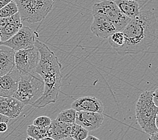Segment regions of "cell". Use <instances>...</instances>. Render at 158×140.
Returning a JSON list of instances; mask_svg holds the SVG:
<instances>
[{"instance_id": "9a60e30c", "label": "cell", "mask_w": 158, "mask_h": 140, "mask_svg": "<svg viewBox=\"0 0 158 140\" xmlns=\"http://www.w3.org/2000/svg\"><path fill=\"white\" fill-rule=\"evenodd\" d=\"M15 53L12 48L0 45V76L10 72L16 66Z\"/></svg>"}, {"instance_id": "1f68e13d", "label": "cell", "mask_w": 158, "mask_h": 140, "mask_svg": "<svg viewBox=\"0 0 158 140\" xmlns=\"http://www.w3.org/2000/svg\"><path fill=\"white\" fill-rule=\"evenodd\" d=\"M60 140H76L74 139L73 138H72L71 137H67V138H63V139H61Z\"/></svg>"}, {"instance_id": "ac0fdd59", "label": "cell", "mask_w": 158, "mask_h": 140, "mask_svg": "<svg viewBox=\"0 0 158 140\" xmlns=\"http://www.w3.org/2000/svg\"><path fill=\"white\" fill-rule=\"evenodd\" d=\"M49 126L43 127L34 125L32 124L28 127L26 132L28 136L39 140L49 136Z\"/></svg>"}, {"instance_id": "ffe728a7", "label": "cell", "mask_w": 158, "mask_h": 140, "mask_svg": "<svg viewBox=\"0 0 158 140\" xmlns=\"http://www.w3.org/2000/svg\"><path fill=\"white\" fill-rule=\"evenodd\" d=\"M88 132L86 129L75 123L72 124L71 127L70 137L76 140H83L87 138Z\"/></svg>"}, {"instance_id": "52a82bcc", "label": "cell", "mask_w": 158, "mask_h": 140, "mask_svg": "<svg viewBox=\"0 0 158 140\" xmlns=\"http://www.w3.org/2000/svg\"><path fill=\"white\" fill-rule=\"evenodd\" d=\"M39 60L40 53L36 46L15 53V64L20 75L35 72Z\"/></svg>"}, {"instance_id": "2e32d148", "label": "cell", "mask_w": 158, "mask_h": 140, "mask_svg": "<svg viewBox=\"0 0 158 140\" xmlns=\"http://www.w3.org/2000/svg\"><path fill=\"white\" fill-rule=\"evenodd\" d=\"M72 124L61 122L56 119L52 121L49 126V137L55 140L70 137Z\"/></svg>"}, {"instance_id": "8992f818", "label": "cell", "mask_w": 158, "mask_h": 140, "mask_svg": "<svg viewBox=\"0 0 158 140\" xmlns=\"http://www.w3.org/2000/svg\"><path fill=\"white\" fill-rule=\"evenodd\" d=\"M92 15L98 14L108 18L113 22L118 31L125 28L131 20V18L124 14L114 1L103 0L94 3L92 6Z\"/></svg>"}, {"instance_id": "7a4b0ae2", "label": "cell", "mask_w": 158, "mask_h": 140, "mask_svg": "<svg viewBox=\"0 0 158 140\" xmlns=\"http://www.w3.org/2000/svg\"><path fill=\"white\" fill-rule=\"evenodd\" d=\"M35 46L40 53V60L35 72L40 75L44 82V90L39 99L32 105L35 108H43L57 102L62 85L61 64L55 53L38 39Z\"/></svg>"}, {"instance_id": "f546056e", "label": "cell", "mask_w": 158, "mask_h": 140, "mask_svg": "<svg viewBox=\"0 0 158 140\" xmlns=\"http://www.w3.org/2000/svg\"><path fill=\"white\" fill-rule=\"evenodd\" d=\"M39 140H55L53 138H52L51 137H49V136H48V137L46 138H44L43 139H40Z\"/></svg>"}, {"instance_id": "4316f807", "label": "cell", "mask_w": 158, "mask_h": 140, "mask_svg": "<svg viewBox=\"0 0 158 140\" xmlns=\"http://www.w3.org/2000/svg\"><path fill=\"white\" fill-rule=\"evenodd\" d=\"M148 140H158V131L156 133L151 135V136L149 138Z\"/></svg>"}, {"instance_id": "e0dca14e", "label": "cell", "mask_w": 158, "mask_h": 140, "mask_svg": "<svg viewBox=\"0 0 158 140\" xmlns=\"http://www.w3.org/2000/svg\"><path fill=\"white\" fill-rule=\"evenodd\" d=\"M120 11L127 16L132 19L137 16L140 11V6L136 0H114Z\"/></svg>"}, {"instance_id": "d6a6232c", "label": "cell", "mask_w": 158, "mask_h": 140, "mask_svg": "<svg viewBox=\"0 0 158 140\" xmlns=\"http://www.w3.org/2000/svg\"><path fill=\"white\" fill-rule=\"evenodd\" d=\"M26 140H37V139H35V138H33L32 137H31V136H28V137L26 138Z\"/></svg>"}, {"instance_id": "836d02e7", "label": "cell", "mask_w": 158, "mask_h": 140, "mask_svg": "<svg viewBox=\"0 0 158 140\" xmlns=\"http://www.w3.org/2000/svg\"><path fill=\"white\" fill-rule=\"evenodd\" d=\"M13 1H14L15 2H16V4H18V3H20L22 1V0H13Z\"/></svg>"}, {"instance_id": "ba28073f", "label": "cell", "mask_w": 158, "mask_h": 140, "mask_svg": "<svg viewBox=\"0 0 158 140\" xmlns=\"http://www.w3.org/2000/svg\"><path fill=\"white\" fill-rule=\"evenodd\" d=\"M39 35L28 26H22L16 35L2 45L12 48L15 51L35 47V42Z\"/></svg>"}, {"instance_id": "3957f363", "label": "cell", "mask_w": 158, "mask_h": 140, "mask_svg": "<svg viewBox=\"0 0 158 140\" xmlns=\"http://www.w3.org/2000/svg\"><path fill=\"white\" fill-rule=\"evenodd\" d=\"M158 107L153 103L152 91H145L139 96L135 105L137 121L145 133L152 135L158 131L156 126V117Z\"/></svg>"}, {"instance_id": "e575fe53", "label": "cell", "mask_w": 158, "mask_h": 140, "mask_svg": "<svg viewBox=\"0 0 158 140\" xmlns=\"http://www.w3.org/2000/svg\"><path fill=\"white\" fill-rule=\"evenodd\" d=\"M0 45H2V41L1 40V38H0Z\"/></svg>"}, {"instance_id": "7402d4cb", "label": "cell", "mask_w": 158, "mask_h": 140, "mask_svg": "<svg viewBox=\"0 0 158 140\" xmlns=\"http://www.w3.org/2000/svg\"><path fill=\"white\" fill-rule=\"evenodd\" d=\"M18 12V7L17 4L14 1H12L8 4L0 9V18L10 17Z\"/></svg>"}, {"instance_id": "44dd1931", "label": "cell", "mask_w": 158, "mask_h": 140, "mask_svg": "<svg viewBox=\"0 0 158 140\" xmlns=\"http://www.w3.org/2000/svg\"><path fill=\"white\" fill-rule=\"evenodd\" d=\"M108 43L110 46L114 49L122 47L125 43V35L122 31L115 32L108 37Z\"/></svg>"}, {"instance_id": "30bf717a", "label": "cell", "mask_w": 158, "mask_h": 140, "mask_svg": "<svg viewBox=\"0 0 158 140\" xmlns=\"http://www.w3.org/2000/svg\"><path fill=\"white\" fill-rule=\"evenodd\" d=\"M94 20L90 30L94 35L101 39H107L115 32L118 31L113 22L98 14H93Z\"/></svg>"}, {"instance_id": "4fadbf2b", "label": "cell", "mask_w": 158, "mask_h": 140, "mask_svg": "<svg viewBox=\"0 0 158 140\" xmlns=\"http://www.w3.org/2000/svg\"><path fill=\"white\" fill-rule=\"evenodd\" d=\"M25 104L14 97L0 96V114L10 119H15L19 116Z\"/></svg>"}, {"instance_id": "7c38bea8", "label": "cell", "mask_w": 158, "mask_h": 140, "mask_svg": "<svg viewBox=\"0 0 158 140\" xmlns=\"http://www.w3.org/2000/svg\"><path fill=\"white\" fill-rule=\"evenodd\" d=\"M104 121L101 112L77 111L76 123L86 129L88 131L96 130L100 127Z\"/></svg>"}, {"instance_id": "d4e9b609", "label": "cell", "mask_w": 158, "mask_h": 140, "mask_svg": "<svg viewBox=\"0 0 158 140\" xmlns=\"http://www.w3.org/2000/svg\"><path fill=\"white\" fill-rule=\"evenodd\" d=\"M152 96L153 103L158 107V88L152 92Z\"/></svg>"}, {"instance_id": "603a6c76", "label": "cell", "mask_w": 158, "mask_h": 140, "mask_svg": "<svg viewBox=\"0 0 158 140\" xmlns=\"http://www.w3.org/2000/svg\"><path fill=\"white\" fill-rule=\"evenodd\" d=\"M52 120L47 116H40L37 117L33 121V125L39 127H48L51 123Z\"/></svg>"}, {"instance_id": "5b68a950", "label": "cell", "mask_w": 158, "mask_h": 140, "mask_svg": "<svg viewBox=\"0 0 158 140\" xmlns=\"http://www.w3.org/2000/svg\"><path fill=\"white\" fill-rule=\"evenodd\" d=\"M54 2L52 0H22L17 4L22 22L32 24L43 21L51 12Z\"/></svg>"}, {"instance_id": "8fae6325", "label": "cell", "mask_w": 158, "mask_h": 140, "mask_svg": "<svg viewBox=\"0 0 158 140\" xmlns=\"http://www.w3.org/2000/svg\"><path fill=\"white\" fill-rule=\"evenodd\" d=\"M20 74L15 66L10 72L0 76V96L12 97L18 90Z\"/></svg>"}, {"instance_id": "83f0119b", "label": "cell", "mask_w": 158, "mask_h": 140, "mask_svg": "<svg viewBox=\"0 0 158 140\" xmlns=\"http://www.w3.org/2000/svg\"><path fill=\"white\" fill-rule=\"evenodd\" d=\"M1 121H7V122H9L10 121V118L8 117L3 115L2 114H0V122Z\"/></svg>"}, {"instance_id": "5bb4252c", "label": "cell", "mask_w": 158, "mask_h": 140, "mask_svg": "<svg viewBox=\"0 0 158 140\" xmlns=\"http://www.w3.org/2000/svg\"><path fill=\"white\" fill-rule=\"evenodd\" d=\"M71 108L76 111H88L102 112L104 104L98 98L95 96H87L77 98L71 104Z\"/></svg>"}, {"instance_id": "277c9868", "label": "cell", "mask_w": 158, "mask_h": 140, "mask_svg": "<svg viewBox=\"0 0 158 140\" xmlns=\"http://www.w3.org/2000/svg\"><path fill=\"white\" fill-rule=\"evenodd\" d=\"M18 90L13 97L25 105H33L42 96L44 90V82L40 75L36 72L20 75Z\"/></svg>"}, {"instance_id": "484cf974", "label": "cell", "mask_w": 158, "mask_h": 140, "mask_svg": "<svg viewBox=\"0 0 158 140\" xmlns=\"http://www.w3.org/2000/svg\"><path fill=\"white\" fill-rule=\"evenodd\" d=\"M12 1H13V0H0V9H2V7L6 6L7 4H8Z\"/></svg>"}, {"instance_id": "9c48e42d", "label": "cell", "mask_w": 158, "mask_h": 140, "mask_svg": "<svg viewBox=\"0 0 158 140\" xmlns=\"http://www.w3.org/2000/svg\"><path fill=\"white\" fill-rule=\"evenodd\" d=\"M22 26L19 12L10 17L0 18V38L2 43L14 36Z\"/></svg>"}, {"instance_id": "6da1fadb", "label": "cell", "mask_w": 158, "mask_h": 140, "mask_svg": "<svg viewBox=\"0 0 158 140\" xmlns=\"http://www.w3.org/2000/svg\"><path fill=\"white\" fill-rule=\"evenodd\" d=\"M157 30V20L152 11H141L122 31L125 43L115 51L125 55H137L146 51L156 40Z\"/></svg>"}, {"instance_id": "8d00e7d4", "label": "cell", "mask_w": 158, "mask_h": 140, "mask_svg": "<svg viewBox=\"0 0 158 140\" xmlns=\"http://www.w3.org/2000/svg\"><path fill=\"white\" fill-rule=\"evenodd\" d=\"M52 1H54V2H55V1H56V0H52Z\"/></svg>"}, {"instance_id": "4dcf8cb0", "label": "cell", "mask_w": 158, "mask_h": 140, "mask_svg": "<svg viewBox=\"0 0 158 140\" xmlns=\"http://www.w3.org/2000/svg\"><path fill=\"white\" fill-rule=\"evenodd\" d=\"M156 126L157 130H158V112L157 113V115H156Z\"/></svg>"}, {"instance_id": "d590c367", "label": "cell", "mask_w": 158, "mask_h": 140, "mask_svg": "<svg viewBox=\"0 0 158 140\" xmlns=\"http://www.w3.org/2000/svg\"><path fill=\"white\" fill-rule=\"evenodd\" d=\"M83 140H88V139H87V138H86V139H83Z\"/></svg>"}, {"instance_id": "f1b7e54d", "label": "cell", "mask_w": 158, "mask_h": 140, "mask_svg": "<svg viewBox=\"0 0 158 140\" xmlns=\"http://www.w3.org/2000/svg\"><path fill=\"white\" fill-rule=\"evenodd\" d=\"M87 139L88 140H100L98 138L95 137V136H93L91 135H88L87 137Z\"/></svg>"}, {"instance_id": "cb8c5ba5", "label": "cell", "mask_w": 158, "mask_h": 140, "mask_svg": "<svg viewBox=\"0 0 158 140\" xmlns=\"http://www.w3.org/2000/svg\"><path fill=\"white\" fill-rule=\"evenodd\" d=\"M8 123L7 121L0 122V133H5L8 128Z\"/></svg>"}, {"instance_id": "d6986e66", "label": "cell", "mask_w": 158, "mask_h": 140, "mask_svg": "<svg viewBox=\"0 0 158 140\" xmlns=\"http://www.w3.org/2000/svg\"><path fill=\"white\" fill-rule=\"evenodd\" d=\"M76 112L77 111L76 110L72 108L63 110L57 115L55 119L63 123H76Z\"/></svg>"}]
</instances>
